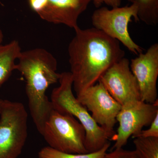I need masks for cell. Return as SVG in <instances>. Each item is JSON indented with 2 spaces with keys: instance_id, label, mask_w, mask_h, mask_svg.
<instances>
[{
  "instance_id": "6",
  "label": "cell",
  "mask_w": 158,
  "mask_h": 158,
  "mask_svg": "<svg viewBox=\"0 0 158 158\" xmlns=\"http://www.w3.org/2000/svg\"><path fill=\"white\" fill-rule=\"evenodd\" d=\"M132 18L136 22L139 21L138 8L134 4L111 9L106 7L98 8L94 11L91 22L94 28L118 40L131 52L138 56L143 52V49L130 36L128 26Z\"/></svg>"
},
{
  "instance_id": "15",
  "label": "cell",
  "mask_w": 158,
  "mask_h": 158,
  "mask_svg": "<svg viewBox=\"0 0 158 158\" xmlns=\"http://www.w3.org/2000/svg\"><path fill=\"white\" fill-rule=\"evenodd\" d=\"M134 138L135 151L140 158H158V138Z\"/></svg>"
},
{
  "instance_id": "9",
  "label": "cell",
  "mask_w": 158,
  "mask_h": 158,
  "mask_svg": "<svg viewBox=\"0 0 158 158\" xmlns=\"http://www.w3.org/2000/svg\"><path fill=\"white\" fill-rule=\"evenodd\" d=\"M91 0H28L31 9L40 18L55 24L79 28L78 19Z\"/></svg>"
},
{
  "instance_id": "4",
  "label": "cell",
  "mask_w": 158,
  "mask_h": 158,
  "mask_svg": "<svg viewBox=\"0 0 158 158\" xmlns=\"http://www.w3.org/2000/svg\"><path fill=\"white\" fill-rule=\"evenodd\" d=\"M28 114L23 104L2 100L0 103V158H18L27 138Z\"/></svg>"
},
{
  "instance_id": "1",
  "label": "cell",
  "mask_w": 158,
  "mask_h": 158,
  "mask_svg": "<svg viewBox=\"0 0 158 158\" xmlns=\"http://www.w3.org/2000/svg\"><path fill=\"white\" fill-rule=\"evenodd\" d=\"M68 46L74 90L79 94L98 82L108 69L125 57L120 43L94 27H80Z\"/></svg>"
},
{
  "instance_id": "2",
  "label": "cell",
  "mask_w": 158,
  "mask_h": 158,
  "mask_svg": "<svg viewBox=\"0 0 158 158\" xmlns=\"http://www.w3.org/2000/svg\"><path fill=\"white\" fill-rule=\"evenodd\" d=\"M17 60L16 70L25 80L30 113L37 131L42 135L46 121L53 109L46 92L60 78V73L57 72V60L41 48L22 51Z\"/></svg>"
},
{
  "instance_id": "5",
  "label": "cell",
  "mask_w": 158,
  "mask_h": 158,
  "mask_svg": "<svg viewBox=\"0 0 158 158\" xmlns=\"http://www.w3.org/2000/svg\"><path fill=\"white\" fill-rule=\"evenodd\" d=\"M41 135L49 146L54 149L67 153H88L85 146V128L69 114L53 109Z\"/></svg>"
},
{
  "instance_id": "11",
  "label": "cell",
  "mask_w": 158,
  "mask_h": 158,
  "mask_svg": "<svg viewBox=\"0 0 158 158\" xmlns=\"http://www.w3.org/2000/svg\"><path fill=\"white\" fill-rule=\"evenodd\" d=\"M130 66L137 80L141 101L152 104L158 101V44L131 59Z\"/></svg>"
},
{
  "instance_id": "10",
  "label": "cell",
  "mask_w": 158,
  "mask_h": 158,
  "mask_svg": "<svg viewBox=\"0 0 158 158\" xmlns=\"http://www.w3.org/2000/svg\"><path fill=\"white\" fill-rule=\"evenodd\" d=\"M128 59L123 58L108 69L98 81L121 106L141 100L138 84Z\"/></svg>"
},
{
  "instance_id": "3",
  "label": "cell",
  "mask_w": 158,
  "mask_h": 158,
  "mask_svg": "<svg viewBox=\"0 0 158 158\" xmlns=\"http://www.w3.org/2000/svg\"><path fill=\"white\" fill-rule=\"evenodd\" d=\"M59 82V86L54 88L51 94L53 108L73 116L83 126L85 131V148L88 153L101 149L109 142L112 135L95 122L85 106L75 97L71 73H60Z\"/></svg>"
},
{
  "instance_id": "18",
  "label": "cell",
  "mask_w": 158,
  "mask_h": 158,
  "mask_svg": "<svg viewBox=\"0 0 158 158\" xmlns=\"http://www.w3.org/2000/svg\"><path fill=\"white\" fill-rule=\"evenodd\" d=\"M94 5L97 8H100L102 4H105L112 8L120 7L122 0H91Z\"/></svg>"
},
{
  "instance_id": "14",
  "label": "cell",
  "mask_w": 158,
  "mask_h": 158,
  "mask_svg": "<svg viewBox=\"0 0 158 158\" xmlns=\"http://www.w3.org/2000/svg\"><path fill=\"white\" fill-rule=\"evenodd\" d=\"M110 146V142L101 149L85 154H72L63 152L50 147L43 148L38 152L39 158H102Z\"/></svg>"
},
{
  "instance_id": "19",
  "label": "cell",
  "mask_w": 158,
  "mask_h": 158,
  "mask_svg": "<svg viewBox=\"0 0 158 158\" xmlns=\"http://www.w3.org/2000/svg\"><path fill=\"white\" fill-rule=\"evenodd\" d=\"M3 34L2 31L1 30V28H0V45L2 44V42L3 41Z\"/></svg>"
},
{
  "instance_id": "16",
  "label": "cell",
  "mask_w": 158,
  "mask_h": 158,
  "mask_svg": "<svg viewBox=\"0 0 158 158\" xmlns=\"http://www.w3.org/2000/svg\"><path fill=\"white\" fill-rule=\"evenodd\" d=\"M102 158H140L135 150H128L123 148L113 149L110 153H106Z\"/></svg>"
},
{
  "instance_id": "12",
  "label": "cell",
  "mask_w": 158,
  "mask_h": 158,
  "mask_svg": "<svg viewBox=\"0 0 158 158\" xmlns=\"http://www.w3.org/2000/svg\"><path fill=\"white\" fill-rule=\"evenodd\" d=\"M21 52L19 43L16 40L0 45V87L16 70L15 61Z\"/></svg>"
},
{
  "instance_id": "17",
  "label": "cell",
  "mask_w": 158,
  "mask_h": 158,
  "mask_svg": "<svg viewBox=\"0 0 158 158\" xmlns=\"http://www.w3.org/2000/svg\"><path fill=\"white\" fill-rule=\"evenodd\" d=\"M137 137L158 138V114L150 125L149 128L146 130H142L141 132L134 138Z\"/></svg>"
},
{
  "instance_id": "13",
  "label": "cell",
  "mask_w": 158,
  "mask_h": 158,
  "mask_svg": "<svg viewBox=\"0 0 158 158\" xmlns=\"http://www.w3.org/2000/svg\"><path fill=\"white\" fill-rule=\"evenodd\" d=\"M138 8L139 21L149 26L158 23V0H127Z\"/></svg>"
},
{
  "instance_id": "7",
  "label": "cell",
  "mask_w": 158,
  "mask_h": 158,
  "mask_svg": "<svg viewBox=\"0 0 158 158\" xmlns=\"http://www.w3.org/2000/svg\"><path fill=\"white\" fill-rule=\"evenodd\" d=\"M158 114V100L152 104L135 101L122 106L116 116L119 126L111 138L115 141L112 150L123 148L131 136L135 138L144 127L150 125Z\"/></svg>"
},
{
  "instance_id": "20",
  "label": "cell",
  "mask_w": 158,
  "mask_h": 158,
  "mask_svg": "<svg viewBox=\"0 0 158 158\" xmlns=\"http://www.w3.org/2000/svg\"><path fill=\"white\" fill-rule=\"evenodd\" d=\"M2 99H0V103H1V102L2 101Z\"/></svg>"
},
{
  "instance_id": "8",
  "label": "cell",
  "mask_w": 158,
  "mask_h": 158,
  "mask_svg": "<svg viewBox=\"0 0 158 158\" xmlns=\"http://www.w3.org/2000/svg\"><path fill=\"white\" fill-rule=\"evenodd\" d=\"M77 98L88 111L91 112V117L95 122L113 138L116 134L113 128L117 122L116 116L121 106L110 95L102 83L98 81L90 86L77 94Z\"/></svg>"
}]
</instances>
